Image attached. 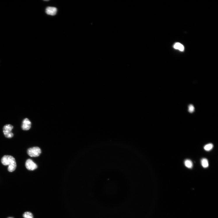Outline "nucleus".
<instances>
[{"label":"nucleus","instance_id":"nucleus-1","mask_svg":"<svg viewBox=\"0 0 218 218\" xmlns=\"http://www.w3.org/2000/svg\"><path fill=\"white\" fill-rule=\"evenodd\" d=\"M1 162L3 165L9 166L8 170L9 172H13L16 169V162L15 158L12 156H4L1 159Z\"/></svg>","mask_w":218,"mask_h":218},{"label":"nucleus","instance_id":"nucleus-2","mask_svg":"<svg viewBox=\"0 0 218 218\" xmlns=\"http://www.w3.org/2000/svg\"><path fill=\"white\" fill-rule=\"evenodd\" d=\"M41 153L40 148L37 147H34L30 148L27 151V153L30 157H37L40 156Z\"/></svg>","mask_w":218,"mask_h":218},{"label":"nucleus","instance_id":"nucleus-3","mask_svg":"<svg viewBox=\"0 0 218 218\" xmlns=\"http://www.w3.org/2000/svg\"><path fill=\"white\" fill-rule=\"evenodd\" d=\"M13 127L10 124H6L3 127V133L5 137L7 138H12L14 135L11 132Z\"/></svg>","mask_w":218,"mask_h":218},{"label":"nucleus","instance_id":"nucleus-4","mask_svg":"<svg viewBox=\"0 0 218 218\" xmlns=\"http://www.w3.org/2000/svg\"><path fill=\"white\" fill-rule=\"evenodd\" d=\"M25 166L27 168L30 170H34L37 168V165L32 160L27 159L25 163Z\"/></svg>","mask_w":218,"mask_h":218},{"label":"nucleus","instance_id":"nucleus-5","mask_svg":"<svg viewBox=\"0 0 218 218\" xmlns=\"http://www.w3.org/2000/svg\"><path fill=\"white\" fill-rule=\"evenodd\" d=\"M31 126V123L27 118H25L22 122V129L23 130L27 131L29 130Z\"/></svg>","mask_w":218,"mask_h":218},{"label":"nucleus","instance_id":"nucleus-6","mask_svg":"<svg viewBox=\"0 0 218 218\" xmlns=\"http://www.w3.org/2000/svg\"><path fill=\"white\" fill-rule=\"evenodd\" d=\"M56 8L53 7H48L46 9L45 12L47 14L51 15H56L57 12Z\"/></svg>","mask_w":218,"mask_h":218},{"label":"nucleus","instance_id":"nucleus-7","mask_svg":"<svg viewBox=\"0 0 218 218\" xmlns=\"http://www.w3.org/2000/svg\"><path fill=\"white\" fill-rule=\"evenodd\" d=\"M184 164L185 166L189 168H191L193 166L192 161L190 160L186 159L184 161Z\"/></svg>","mask_w":218,"mask_h":218},{"label":"nucleus","instance_id":"nucleus-8","mask_svg":"<svg viewBox=\"0 0 218 218\" xmlns=\"http://www.w3.org/2000/svg\"><path fill=\"white\" fill-rule=\"evenodd\" d=\"M201 165L204 168H206L209 166L208 161L206 158H203L201 160Z\"/></svg>","mask_w":218,"mask_h":218},{"label":"nucleus","instance_id":"nucleus-9","mask_svg":"<svg viewBox=\"0 0 218 218\" xmlns=\"http://www.w3.org/2000/svg\"><path fill=\"white\" fill-rule=\"evenodd\" d=\"M174 48L176 49H178L181 51H184V48L183 45L180 43H177L174 45Z\"/></svg>","mask_w":218,"mask_h":218},{"label":"nucleus","instance_id":"nucleus-10","mask_svg":"<svg viewBox=\"0 0 218 218\" xmlns=\"http://www.w3.org/2000/svg\"><path fill=\"white\" fill-rule=\"evenodd\" d=\"M214 146L212 143H209L205 145L204 147V149L206 151H209L212 150Z\"/></svg>","mask_w":218,"mask_h":218},{"label":"nucleus","instance_id":"nucleus-11","mask_svg":"<svg viewBox=\"0 0 218 218\" xmlns=\"http://www.w3.org/2000/svg\"><path fill=\"white\" fill-rule=\"evenodd\" d=\"M23 216L24 218H34L32 214L29 212H25L23 214Z\"/></svg>","mask_w":218,"mask_h":218},{"label":"nucleus","instance_id":"nucleus-12","mask_svg":"<svg viewBox=\"0 0 218 218\" xmlns=\"http://www.w3.org/2000/svg\"><path fill=\"white\" fill-rule=\"evenodd\" d=\"M194 107L193 105L191 104L189 106V112L190 113H192L194 111Z\"/></svg>","mask_w":218,"mask_h":218},{"label":"nucleus","instance_id":"nucleus-13","mask_svg":"<svg viewBox=\"0 0 218 218\" xmlns=\"http://www.w3.org/2000/svg\"></svg>","mask_w":218,"mask_h":218}]
</instances>
